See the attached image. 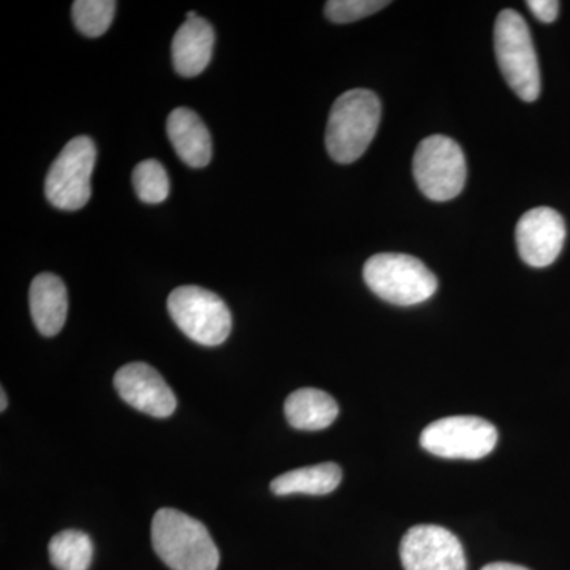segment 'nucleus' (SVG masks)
<instances>
[{"label": "nucleus", "mask_w": 570, "mask_h": 570, "mask_svg": "<svg viewBox=\"0 0 570 570\" xmlns=\"http://www.w3.org/2000/svg\"><path fill=\"white\" fill-rule=\"evenodd\" d=\"M480 570H530L523 568V566L519 564H510V562H491V564H487L485 568Z\"/></svg>", "instance_id": "nucleus-22"}, {"label": "nucleus", "mask_w": 570, "mask_h": 570, "mask_svg": "<svg viewBox=\"0 0 570 570\" xmlns=\"http://www.w3.org/2000/svg\"><path fill=\"white\" fill-rule=\"evenodd\" d=\"M29 306L33 324L41 335H58L69 313V295L61 277L52 273L37 276L29 288Z\"/></svg>", "instance_id": "nucleus-13"}, {"label": "nucleus", "mask_w": 570, "mask_h": 570, "mask_svg": "<svg viewBox=\"0 0 570 570\" xmlns=\"http://www.w3.org/2000/svg\"><path fill=\"white\" fill-rule=\"evenodd\" d=\"M112 382L118 395L142 414L157 419L170 417L174 414L175 393L148 363H127L118 370Z\"/></svg>", "instance_id": "nucleus-11"}, {"label": "nucleus", "mask_w": 570, "mask_h": 570, "mask_svg": "<svg viewBox=\"0 0 570 570\" xmlns=\"http://www.w3.org/2000/svg\"><path fill=\"white\" fill-rule=\"evenodd\" d=\"M132 181L135 193L145 204H163L170 194L167 170L163 164L154 159L142 160L135 167Z\"/></svg>", "instance_id": "nucleus-19"}, {"label": "nucleus", "mask_w": 570, "mask_h": 570, "mask_svg": "<svg viewBox=\"0 0 570 570\" xmlns=\"http://www.w3.org/2000/svg\"><path fill=\"white\" fill-rule=\"evenodd\" d=\"M285 417L296 430L317 431L335 422L340 407L335 397L318 389H299L284 404Z\"/></svg>", "instance_id": "nucleus-15"}, {"label": "nucleus", "mask_w": 570, "mask_h": 570, "mask_svg": "<svg viewBox=\"0 0 570 570\" xmlns=\"http://www.w3.org/2000/svg\"><path fill=\"white\" fill-rule=\"evenodd\" d=\"M116 13L112 0H77L71 7V17L78 31L86 37H100L110 29Z\"/></svg>", "instance_id": "nucleus-18"}, {"label": "nucleus", "mask_w": 570, "mask_h": 570, "mask_svg": "<svg viewBox=\"0 0 570 570\" xmlns=\"http://www.w3.org/2000/svg\"><path fill=\"white\" fill-rule=\"evenodd\" d=\"M168 313L184 335L202 346H219L232 332L224 299L198 285H183L168 296Z\"/></svg>", "instance_id": "nucleus-5"}, {"label": "nucleus", "mask_w": 570, "mask_h": 570, "mask_svg": "<svg viewBox=\"0 0 570 570\" xmlns=\"http://www.w3.org/2000/svg\"><path fill=\"white\" fill-rule=\"evenodd\" d=\"M167 134L176 154L187 167L204 168L212 163V135L197 112L189 108H176L168 116Z\"/></svg>", "instance_id": "nucleus-12"}, {"label": "nucleus", "mask_w": 570, "mask_h": 570, "mask_svg": "<svg viewBox=\"0 0 570 570\" xmlns=\"http://www.w3.org/2000/svg\"><path fill=\"white\" fill-rule=\"evenodd\" d=\"M404 570H466V554L452 531L436 524H419L400 546Z\"/></svg>", "instance_id": "nucleus-9"}, {"label": "nucleus", "mask_w": 570, "mask_h": 570, "mask_svg": "<svg viewBox=\"0 0 570 570\" xmlns=\"http://www.w3.org/2000/svg\"><path fill=\"white\" fill-rule=\"evenodd\" d=\"M498 444L497 428L474 415H455L428 425L420 445L441 459L480 460Z\"/></svg>", "instance_id": "nucleus-8"}, {"label": "nucleus", "mask_w": 570, "mask_h": 570, "mask_svg": "<svg viewBox=\"0 0 570 570\" xmlns=\"http://www.w3.org/2000/svg\"><path fill=\"white\" fill-rule=\"evenodd\" d=\"M412 170L419 189L434 202L459 197L466 183L463 149L444 135H431L420 142L412 160Z\"/></svg>", "instance_id": "nucleus-6"}, {"label": "nucleus", "mask_w": 570, "mask_h": 570, "mask_svg": "<svg viewBox=\"0 0 570 570\" xmlns=\"http://www.w3.org/2000/svg\"><path fill=\"white\" fill-rule=\"evenodd\" d=\"M389 3L387 0H330L325 3V14L336 24H347L377 13Z\"/></svg>", "instance_id": "nucleus-20"}, {"label": "nucleus", "mask_w": 570, "mask_h": 570, "mask_svg": "<svg viewBox=\"0 0 570 570\" xmlns=\"http://www.w3.org/2000/svg\"><path fill=\"white\" fill-rule=\"evenodd\" d=\"M51 564L58 570H88L94 557L92 540L86 532L67 530L51 539Z\"/></svg>", "instance_id": "nucleus-17"}, {"label": "nucleus", "mask_w": 570, "mask_h": 570, "mask_svg": "<svg viewBox=\"0 0 570 570\" xmlns=\"http://www.w3.org/2000/svg\"><path fill=\"white\" fill-rule=\"evenodd\" d=\"M363 277L371 291L396 306H414L436 294L438 277L419 258L406 254H376L366 262Z\"/></svg>", "instance_id": "nucleus-4"}, {"label": "nucleus", "mask_w": 570, "mask_h": 570, "mask_svg": "<svg viewBox=\"0 0 570 570\" xmlns=\"http://www.w3.org/2000/svg\"><path fill=\"white\" fill-rule=\"evenodd\" d=\"M214 31L204 18L186 20L175 33L171 58L175 70L184 78H194L212 62Z\"/></svg>", "instance_id": "nucleus-14"}, {"label": "nucleus", "mask_w": 570, "mask_h": 570, "mask_svg": "<svg viewBox=\"0 0 570 570\" xmlns=\"http://www.w3.org/2000/svg\"><path fill=\"white\" fill-rule=\"evenodd\" d=\"M96 159V145L89 137L73 138L63 146L45 179V195L55 208L77 212L88 205Z\"/></svg>", "instance_id": "nucleus-7"}, {"label": "nucleus", "mask_w": 570, "mask_h": 570, "mask_svg": "<svg viewBox=\"0 0 570 570\" xmlns=\"http://www.w3.org/2000/svg\"><path fill=\"white\" fill-rule=\"evenodd\" d=\"M517 247L524 264L543 268L557 261L566 242V223L547 206L524 213L515 228Z\"/></svg>", "instance_id": "nucleus-10"}, {"label": "nucleus", "mask_w": 570, "mask_h": 570, "mask_svg": "<svg viewBox=\"0 0 570 570\" xmlns=\"http://www.w3.org/2000/svg\"><path fill=\"white\" fill-rule=\"evenodd\" d=\"M527 6L531 13L542 22H553L560 13V2L557 0H530Z\"/></svg>", "instance_id": "nucleus-21"}, {"label": "nucleus", "mask_w": 570, "mask_h": 570, "mask_svg": "<svg viewBox=\"0 0 570 570\" xmlns=\"http://www.w3.org/2000/svg\"><path fill=\"white\" fill-rule=\"evenodd\" d=\"M341 479H343V471L336 463H322L285 472L273 480L272 491L277 497L295 493L322 497L335 491L340 487Z\"/></svg>", "instance_id": "nucleus-16"}, {"label": "nucleus", "mask_w": 570, "mask_h": 570, "mask_svg": "<svg viewBox=\"0 0 570 570\" xmlns=\"http://www.w3.org/2000/svg\"><path fill=\"white\" fill-rule=\"evenodd\" d=\"M494 51L510 89L524 102L540 96V69L527 21L515 10H502L494 24Z\"/></svg>", "instance_id": "nucleus-3"}, {"label": "nucleus", "mask_w": 570, "mask_h": 570, "mask_svg": "<svg viewBox=\"0 0 570 570\" xmlns=\"http://www.w3.org/2000/svg\"><path fill=\"white\" fill-rule=\"evenodd\" d=\"M382 105L367 89H352L337 97L326 124L325 145L337 164H352L376 137Z\"/></svg>", "instance_id": "nucleus-1"}, {"label": "nucleus", "mask_w": 570, "mask_h": 570, "mask_svg": "<svg viewBox=\"0 0 570 570\" xmlns=\"http://www.w3.org/2000/svg\"><path fill=\"white\" fill-rule=\"evenodd\" d=\"M0 395H2V403H0V409H2V411H6V409H7L6 390L2 389V392H0Z\"/></svg>", "instance_id": "nucleus-23"}, {"label": "nucleus", "mask_w": 570, "mask_h": 570, "mask_svg": "<svg viewBox=\"0 0 570 570\" xmlns=\"http://www.w3.org/2000/svg\"><path fill=\"white\" fill-rule=\"evenodd\" d=\"M153 547L171 570H217L219 550L200 521L175 509H160L151 524Z\"/></svg>", "instance_id": "nucleus-2"}]
</instances>
